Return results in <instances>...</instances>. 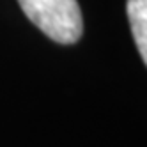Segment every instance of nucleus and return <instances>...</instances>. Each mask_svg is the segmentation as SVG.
Returning <instances> with one entry per match:
<instances>
[{
	"instance_id": "f257e3e1",
	"label": "nucleus",
	"mask_w": 147,
	"mask_h": 147,
	"mask_svg": "<svg viewBox=\"0 0 147 147\" xmlns=\"http://www.w3.org/2000/svg\"><path fill=\"white\" fill-rule=\"evenodd\" d=\"M25 16L45 36L60 45H75L83 34L76 0H18Z\"/></svg>"
},
{
	"instance_id": "f03ea898",
	"label": "nucleus",
	"mask_w": 147,
	"mask_h": 147,
	"mask_svg": "<svg viewBox=\"0 0 147 147\" xmlns=\"http://www.w3.org/2000/svg\"><path fill=\"white\" fill-rule=\"evenodd\" d=\"M126 11L135 45L144 64L147 66V0H128Z\"/></svg>"
}]
</instances>
